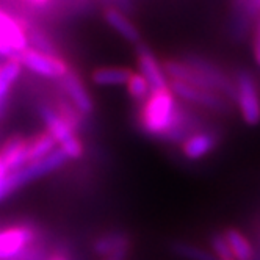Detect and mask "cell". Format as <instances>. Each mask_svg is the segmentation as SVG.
Returning a JSON list of instances; mask_svg holds the SVG:
<instances>
[{
    "mask_svg": "<svg viewBox=\"0 0 260 260\" xmlns=\"http://www.w3.org/2000/svg\"><path fill=\"white\" fill-rule=\"evenodd\" d=\"M125 88H127L128 96L132 98L135 102H141V104L146 102L147 98H149L151 92H152V88H151L149 82H147L140 72L132 74V77H130Z\"/></svg>",
    "mask_w": 260,
    "mask_h": 260,
    "instance_id": "obj_18",
    "label": "cell"
},
{
    "mask_svg": "<svg viewBox=\"0 0 260 260\" xmlns=\"http://www.w3.org/2000/svg\"><path fill=\"white\" fill-rule=\"evenodd\" d=\"M61 83H63V88L66 91L71 104L77 108L79 113L82 116L91 115L92 110H94V104H92V99L89 96L85 83L82 82V79L77 76V74L74 71H69L61 79Z\"/></svg>",
    "mask_w": 260,
    "mask_h": 260,
    "instance_id": "obj_8",
    "label": "cell"
},
{
    "mask_svg": "<svg viewBox=\"0 0 260 260\" xmlns=\"http://www.w3.org/2000/svg\"><path fill=\"white\" fill-rule=\"evenodd\" d=\"M0 102H2V99H0Z\"/></svg>",
    "mask_w": 260,
    "mask_h": 260,
    "instance_id": "obj_28",
    "label": "cell"
},
{
    "mask_svg": "<svg viewBox=\"0 0 260 260\" xmlns=\"http://www.w3.org/2000/svg\"><path fill=\"white\" fill-rule=\"evenodd\" d=\"M27 35H28V43H30V47L31 49H36L40 52H46V53H55V47L53 44L49 41L47 36H44L40 30H27Z\"/></svg>",
    "mask_w": 260,
    "mask_h": 260,
    "instance_id": "obj_20",
    "label": "cell"
},
{
    "mask_svg": "<svg viewBox=\"0 0 260 260\" xmlns=\"http://www.w3.org/2000/svg\"><path fill=\"white\" fill-rule=\"evenodd\" d=\"M224 235L231 245L232 254L235 260H254L255 258V249L249 238L235 228H229L224 231Z\"/></svg>",
    "mask_w": 260,
    "mask_h": 260,
    "instance_id": "obj_15",
    "label": "cell"
},
{
    "mask_svg": "<svg viewBox=\"0 0 260 260\" xmlns=\"http://www.w3.org/2000/svg\"><path fill=\"white\" fill-rule=\"evenodd\" d=\"M235 102L246 125L255 127L260 124V92L248 69H240L235 76Z\"/></svg>",
    "mask_w": 260,
    "mask_h": 260,
    "instance_id": "obj_3",
    "label": "cell"
},
{
    "mask_svg": "<svg viewBox=\"0 0 260 260\" xmlns=\"http://www.w3.org/2000/svg\"><path fill=\"white\" fill-rule=\"evenodd\" d=\"M10 174H11V171L8 170V166L5 165V161L2 158H0V183H2Z\"/></svg>",
    "mask_w": 260,
    "mask_h": 260,
    "instance_id": "obj_23",
    "label": "cell"
},
{
    "mask_svg": "<svg viewBox=\"0 0 260 260\" xmlns=\"http://www.w3.org/2000/svg\"><path fill=\"white\" fill-rule=\"evenodd\" d=\"M0 158L5 161L8 170L11 173L22 170L24 166L30 163L28 157V141L22 138H13L5 146L2 152H0Z\"/></svg>",
    "mask_w": 260,
    "mask_h": 260,
    "instance_id": "obj_12",
    "label": "cell"
},
{
    "mask_svg": "<svg viewBox=\"0 0 260 260\" xmlns=\"http://www.w3.org/2000/svg\"><path fill=\"white\" fill-rule=\"evenodd\" d=\"M255 258H258V260H260V254H258V255H255Z\"/></svg>",
    "mask_w": 260,
    "mask_h": 260,
    "instance_id": "obj_27",
    "label": "cell"
},
{
    "mask_svg": "<svg viewBox=\"0 0 260 260\" xmlns=\"http://www.w3.org/2000/svg\"><path fill=\"white\" fill-rule=\"evenodd\" d=\"M179 105L171 88L152 91L146 102L141 104L140 124L147 135L168 138L179 119Z\"/></svg>",
    "mask_w": 260,
    "mask_h": 260,
    "instance_id": "obj_1",
    "label": "cell"
},
{
    "mask_svg": "<svg viewBox=\"0 0 260 260\" xmlns=\"http://www.w3.org/2000/svg\"><path fill=\"white\" fill-rule=\"evenodd\" d=\"M137 63L138 72L149 82L152 91L170 88V77L163 64H160L154 52L143 43L137 46Z\"/></svg>",
    "mask_w": 260,
    "mask_h": 260,
    "instance_id": "obj_6",
    "label": "cell"
},
{
    "mask_svg": "<svg viewBox=\"0 0 260 260\" xmlns=\"http://www.w3.org/2000/svg\"><path fill=\"white\" fill-rule=\"evenodd\" d=\"M210 249L218 260H235L224 232H216L210 238Z\"/></svg>",
    "mask_w": 260,
    "mask_h": 260,
    "instance_id": "obj_19",
    "label": "cell"
},
{
    "mask_svg": "<svg viewBox=\"0 0 260 260\" xmlns=\"http://www.w3.org/2000/svg\"><path fill=\"white\" fill-rule=\"evenodd\" d=\"M0 57H4V58H7V60L17 58V55H16L14 49L10 46V43L4 38L2 35H0Z\"/></svg>",
    "mask_w": 260,
    "mask_h": 260,
    "instance_id": "obj_21",
    "label": "cell"
},
{
    "mask_svg": "<svg viewBox=\"0 0 260 260\" xmlns=\"http://www.w3.org/2000/svg\"><path fill=\"white\" fill-rule=\"evenodd\" d=\"M57 146H58L57 141H55V138L49 132L36 135L31 141H28V157H30V163L31 161H38V160L50 155L55 149H58Z\"/></svg>",
    "mask_w": 260,
    "mask_h": 260,
    "instance_id": "obj_16",
    "label": "cell"
},
{
    "mask_svg": "<svg viewBox=\"0 0 260 260\" xmlns=\"http://www.w3.org/2000/svg\"><path fill=\"white\" fill-rule=\"evenodd\" d=\"M49 260H68L64 255H61V254H55V255H52Z\"/></svg>",
    "mask_w": 260,
    "mask_h": 260,
    "instance_id": "obj_26",
    "label": "cell"
},
{
    "mask_svg": "<svg viewBox=\"0 0 260 260\" xmlns=\"http://www.w3.org/2000/svg\"><path fill=\"white\" fill-rule=\"evenodd\" d=\"M105 22L113 28L122 40L130 44H141V33L138 27L118 8H107L104 13Z\"/></svg>",
    "mask_w": 260,
    "mask_h": 260,
    "instance_id": "obj_11",
    "label": "cell"
},
{
    "mask_svg": "<svg viewBox=\"0 0 260 260\" xmlns=\"http://www.w3.org/2000/svg\"><path fill=\"white\" fill-rule=\"evenodd\" d=\"M127 254H128V249H122V251H118L115 254L105 257V260H125Z\"/></svg>",
    "mask_w": 260,
    "mask_h": 260,
    "instance_id": "obj_24",
    "label": "cell"
},
{
    "mask_svg": "<svg viewBox=\"0 0 260 260\" xmlns=\"http://www.w3.org/2000/svg\"><path fill=\"white\" fill-rule=\"evenodd\" d=\"M173 252L185 260H218L212 251L202 249L201 246L187 243V241H176L173 245Z\"/></svg>",
    "mask_w": 260,
    "mask_h": 260,
    "instance_id": "obj_17",
    "label": "cell"
},
{
    "mask_svg": "<svg viewBox=\"0 0 260 260\" xmlns=\"http://www.w3.org/2000/svg\"><path fill=\"white\" fill-rule=\"evenodd\" d=\"M33 240L28 228H10L0 231V260H8L21 254Z\"/></svg>",
    "mask_w": 260,
    "mask_h": 260,
    "instance_id": "obj_9",
    "label": "cell"
},
{
    "mask_svg": "<svg viewBox=\"0 0 260 260\" xmlns=\"http://www.w3.org/2000/svg\"><path fill=\"white\" fill-rule=\"evenodd\" d=\"M216 146H218V135L212 132V130H201V132L190 134L182 141L180 151L187 160L196 161L213 152L216 149Z\"/></svg>",
    "mask_w": 260,
    "mask_h": 260,
    "instance_id": "obj_7",
    "label": "cell"
},
{
    "mask_svg": "<svg viewBox=\"0 0 260 260\" xmlns=\"http://www.w3.org/2000/svg\"><path fill=\"white\" fill-rule=\"evenodd\" d=\"M19 61L22 68H27L36 76H41L46 79H63L71 71L63 58H60L57 53H46L36 49L28 47L25 52L19 55Z\"/></svg>",
    "mask_w": 260,
    "mask_h": 260,
    "instance_id": "obj_5",
    "label": "cell"
},
{
    "mask_svg": "<svg viewBox=\"0 0 260 260\" xmlns=\"http://www.w3.org/2000/svg\"><path fill=\"white\" fill-rule=\"evenodd\" d=\"M40 113L43 116V121L47 127V132L55 138L60 149L71 158L77 160L82 158L83 155V144L82 141L76 137V128H74L64 118L55 111L53 108L47 105L40 107Z\"/></svg>",
    "mask_w": 260,
    "mask_h": 260,
    "instance_id": "obj_2",
    "label": "cell"
},
{
    "mask_svg": "<svg viewBox=\"0 0 260 260\" xmlns=\"http://www.w3.org/2000/svg\"><path fill=\"white\" fill-rule=\"evenodd\" d=\"M170 88L177 98H180L182 101L188 104H193L196 107L218 111V113H226L228 110H231L228 98L219 94L216 91L204 89V88L193 86V85L177 82V80H170Z\"/></svg>",
    "mask_w": 260,
    "mask_h": 260,
    "instance_id": "obj_4",
    "label": "cell"
},
{
    "mask_svg": "<svg viewBox=\"0 0 260 260\" xmlns=\"http://www.w3.org/2000/svg\"><path fill=\"white\" fill-rule=\"evenodd\" d=\"M27 2L30 4V5H33V7H38V8H41V7H46L50 0H27Z\"/></svg>",
    "mask_w": 260,
    "mask_h": 260,
    "instance_id": "obj_25",
    "label": "cell"
},
{
    "mask_svg": "<svg viewBox=\"0 0 260 260\" xmlns=\"http://www.w3.org/2000/svg\"><path fill=\"white\" fill-rule=\"evenodd\" d=\"M134 71L121 66H104L92 71L91 80L98 86H122L127 85Z\"/></svg>",
    "mask_w": 260,
    "mask_h": 260,
    "instance_id": "obj_13",
    "label": "cell"
},
{
    "mask_svg": "<svg viewBox=\"0 0 260 260\" xmlns=\"http://www.w3.org/2000/svg\"><path fill=\"white\" fill-rule=\"evenodd\" d=\"M0 35H2L10 43V46L14 49L17 58H19V55L22 52H25L30 47L27 30L16 19H13L8 13L2 10H0Z\"/></svg>",
    "mask_w": 260,
    "mask_h": 260,
    "instance_id": "obj_10",
    "label": "cell"
},
{
    "mask_svg": "<svg viewBox=\"0 0 260 260\" xmlns=\"http://www.w3.org/2000/svg\"><path fill=\"white\" fill-rule=\"evenodd\" d=\"M254 60L257 66H260V24L255 28V36H254Z\"/></svg>",
    "mask_w": 260,
    "mask_h": 260,
    "instance_id": "obj_22",
    "label": "cell"
},
{
    "mask_svg": "<svg viewBox=\"0 0 260 260\" xmlns=\"http://www.w3.org/2000/svg\"><path fill=\"white\" fill-rule=\"evenodd\" d=\"M130 248V238L124 232H110L102 237H99L94 243H92V249L96 254L102 257H108L122 249Z\"/></svg>",
    "mask_w": 260,
    "mask_h": 260,
    "instance_id": "obj_14",
    "label": "cell"
}]
</instances>
